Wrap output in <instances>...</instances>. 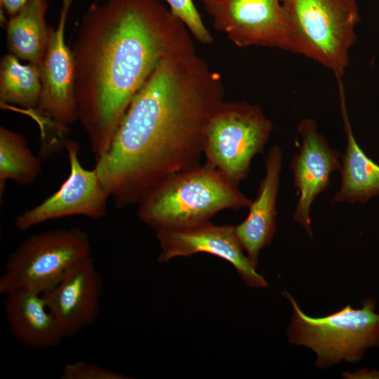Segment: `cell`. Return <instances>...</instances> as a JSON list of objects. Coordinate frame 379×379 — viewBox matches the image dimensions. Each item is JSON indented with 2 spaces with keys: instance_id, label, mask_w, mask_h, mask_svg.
Returning a JSON list of instances; mask_svg holds the SVG:
<instances>
[{
  "instance_id": "obj_10",
  "label": "cell",
  "mask_w": 379,
  "mask_h": 379,
  "mask_svg": "<svg viewBox=\"0 0 379 379\" xmlns=\"http://www.w3.org/2000/svg\"><path fill=\"white\" fill-rule=\"evenodd\" d=\"M56 28L51 27L48 42L39 65L41 91L39 104L34 109L58 128H65L78 121L74 93L73 54L65 41V30L73 0H61Z\"/></svg>"
},
{
  "instance_id": "obj_17",
  "label": "cell",
  "mask_w": 379,
  "mask_h": 379,
  "mask_svg": "<svg viewBox=\"0 0 379 379\" xmlns=\"http://www.w3.org/2000/svg\"><path fill=\"white\" fill-rule=\"evenodd\" d=\"M47 0H30L6 24L9 53L39 66L45 55L51 27L46 22Z\"/></svg>"
},
{
  "instance_id": "obj_16",
  "label": "cell",
  "mask_w": 379,
  "mask_h": 379,
  "mask_svg": "<svg viewBox=\"0 0 379 379\" xmlns=\"http://www.w3.org/2000/svg\"><path fill=\"white\" fill-rule=\"evenodd\" d=\"M338 84L340 111L346 135V147L341 159V185L331 203L365 204L379 195V165L358 145L350 121L343 84Z\"/></svg>"
},
{
  "instance_id": "obj_2",
  "label": "cell",
  "mask_w": 379,
  "mask_h": 379,
  "mask_svg": "<svg viewBox=\"0 0 379 379\" xmlns=\"http://www.w3.org/2000/svg\"><path fill=\"white\" fill-rule=\"evenodd\" d=\"M192 36L159 0H107L87 8L71 50L78 121L95 161L159 62L194 48Z\"/></svg>"
},
{
  "instance_id": "obj_14",
  "label": "cell",
  "mask_w": 379,
  "mask_h": 379,
  "mask_svg": "<svg viewBox=\"0 0 379 379\" xmlns=\"http://www.w3.org/2000/svg\"><path fill=\"white\" fill-rule=\"evenodd\" d=\"M283 152L278 145L268 151L265 175L256 197L252 200L246 218L234 226L236 235L247 256L256 267L260 251L270 245L276 230L277 201L280 186Z\"/></svg>"
},
{
  "instance_id": "obj_1",
  "label": "cell",
  "mask_w": 379,
  "mask_h": 379,
  "mask_svg": "<svg viewBox=\"0 0 379 379\" xmlns=\"http://www.w3.org/2000/svg\"><path fill=\"white\" fill-rule=\"evenodd\" d=\"M220 75L195 48L164 58L131 100L95 169L116 208L199 165L208 119L224 100Z\"/></svg>"
},
{
  "instance_id": "obj_8",
  "label": "cell",
  "mask_w": 379,
  "mask_h": 379,
  "mask_svg": "<svg viewBox=\"0 0 379 379\" xmlns=\"http://www.w3.org/2000/svg\"><path fill=\"white\" fill-rule=\"evenodd\" d=\"M214 28L239 48L259 46L294 53L281 0H200Z\"/></svg>"
},
{
  "instance_id": "obj_5",
  "label": "cell",
  "mask_w": 379,
  "mask_h": 379,
  "mask_svg": "<svg viewBox=\"0 0 379 379\" xmlns=\"http://www.w3.org/2000/svg\"><path fill=\"white\" fill-rule=\"evenodd\" d=\"M283 295L294 311L287 329L290 342L314 350L318 368L341 360L358 361L367 348L379 345V314L374 312L372 299H367L361 309L347 305L326 317H311L302 312L288 292Z\"/></svg>"
},
{
  "instance_id": "obj_19",
  "label": "cell",
  "mask_w": 379,
  "mask_h": 379,
  "mask_svg": "<svg viewBox=\"0 0 379 379\" xmlns=\"http://www.w3.org/2000/svg\"><path fill=\"white\" fill-rule=\"evenodd\" d=\"M41 172L40 159L18 132L0 127V197L2 200L8 180L22 186L32 184Z\"/></svg>"
},
{
  "instance_id": "obj_9",
  "label": "cell",
  "mask_w": 379,
  "mask_h": 379,
  "mask_svg": "<svg viewBox=\"0 0 379 379\" xmlns=\"http://www.w3.org/2000/svg\"><path fill=\"white\" fill-rule=\"evenodd\" d=\"M70 171L66 180L54 194L41 204L27 210L15 218V226L25 232L46 221L81 215L99 219L106 215L110 196L94 168H84L79 159V145L65 139Z\"/></svg>"
},
{
  "instance_id": "obj_18",
  "label": "cell",
  "mask_w": 379,
  "mask_h": 379,
  "mask_svg": "<svg viewBox=\"0 0 379 379\" xmlns=\"http://www.w3.org/2000/svg\"><path fill=\"white\" fill-rule=\"evenodd\" d=\"M41 91L39 66L22 64L13 54L4 55L0 62L1 104L36 109Z\"/></svg>"
},
{
  "instance_id": "obj_6",
  "label": "cell",
  "mask_w": 379,
  "mask_h": 379,
  "mask_svg": "<svg viewBox=\"0 0 379 379\" xmlns=\"http://www.w3.org/2000/svg\"><path fill=\"white\" fill-rule=\"evenodd\" d=\"M273 129L272 121L258 105L223 100L205 128L206 164L239 185L246 178L253 158L264 152Z\"/></svg>"
},
{
  "instance_id": "obj_11",
  "label": "cell",
  "mask_w": 379,
  "mask_h": 379,
  "mask_svg": "<svg viewBox=\"0 0 379 379\" xmlns=\"http://www.w3.org/2000/svg\"><path fill=\"white\" fill-rule=\"evenodd\" d=\"M300 136L299 151L291 160L293 185L298 190V199L293 219L300 224L312 238L310 210L317 197L331 185V175L340 171V152L332 148L319 133L315 120L304 119L298 125Z\"/></svg>"
},
{
  "instance_id": "obj_4",
  "label": "cell",
  "mask_w": 379,
  "mask_h": 379,
  "mask_svg": "<svg viewBox=\"0 0 379 379\" xmlns=\"http://www.w3.org/2000/svg\"><path fill=\"white\" fill-rule=\"evenodd\" d=\"M290 25L294 53L342 79L350 64L361 21L357 0H281Z\"/></svg>"
},
{
  "instance_id": "obj_22",
  "label": "cell",
  "mask_w": 379,
  "mask_h": 379,
  "mask_svg": "<svg viewBox=\"0 0 379 379\" xmlns=\"http://www.w3.org/2000/svg\"><path fill=\"white\" fill-rule=\"evenodd\" d=\"M29 1L30 0H0V4L8 17H11L18 13Z\"/></svg>"
},
{
  "instance_id": "obj_7",
  "label": "cell",
  "mask_w": 379,
  "mask_h": 379,
  "mask_svg": "<svg viewBox=\"0 0 379 379\" xmlns=\"http://www.w3.org/2000/svg\"><path fill=\"white\" fill-rule=\"evenodd\" d=\"M88 234L79 227L33 234L10 254L0 278V294L17 290L43 294L79 260L91 255Z\"/></svg>"
},
{
  "instance_id": "obj_12",
  "label": "cell",
  "mask_w": 379,
  "mask_h": 379,
  "mask_svg": "<svg viewBox=\"0 0 379 379\" xmlns=\"http://www.w3.org/2000/svg\"><path fill=\"white\" fill-rule=\"evenodd\" d=\"M102 288V279L88 255L75 262L55 286L42 294L65 338L94 323L100 310Z\"/></svg>"
},
{
  "instance_id": "obj_13",
  "label": "cell",
  "mask_w": 379,
  "mask_h": 379,
  "mask_svg": "<svg viewBox=\"0 0 379 379\" xmlns=\"http://www.w3.org/2000/svg\"><path fill=\"white\" fill-rule=\"evenodd\" d=\"M157 238L161 247L159 262L179 256L207 253L230 262L244 281L252 287L267 286L255 266L244 255L233 225H215L209 222L181 230L159 231Z\"/></svg>"
},
{
  "instance_id": "obj_20",
  "label": "cell",
  "mask_w": 379,
  "mask_h": 379,
  "mask_svg": "<svg viewBox=\"0 0 379 379\" xmlns=\"http://www.w3.org/2000/svg\"><path fill=\"white\" fill-rule=\"evenodd\" d=\"M172 14L187 27L199 43L208 45L214 42L193 0H165Z\"/></svg>"
},
{
  "instance_id": "obj_21",
  "label": "cell",
  "mask_w": 379,
  "mask_h": 379,
  "mask_svg": "<svg viewBox=\"0 0 379 379\" xmlns=\"http://www.w3.org/2000/svg\"><path fill=\"white\" fill-rule=\"evenodd\" d=\"M62 379H127L126 375L105 368L93 363L78 361L66 364L62 371Z\"/></svg>"
},
{
  "instance_id": "obj_15",
  "label": "cell",
  "mask_w": 379,
  "mask_h": 379,
  "mask_svg": "<svg viewBox=\"0 0 379 379\" xmlns=\"http://www.w3.org/2000/svg\"><path fill=\"white\" fill-rule=\"evenodd\" d=\"M4 310L13 337L36 350L58 346L65 336L42 294L17 290L5 295Z\"/></svg>"
},
{
  "instance_id": "obj_3",
  "label": "cell",
  "mask_w": 379,
  "mask_h": 379,
  "mask_svg": "<svg viewBox=\"0 0 379 379\" xmlns=\"http://www.w3.org/2000/svg\"><path fill=\"white\" fill-rule=\"evenodd\" d=\"M252 200L218 169L205 164L171 174L138 202V216L157 232L181 230L210 221L225 209L248 208Z\"/></svg>"
}]
</instances>
